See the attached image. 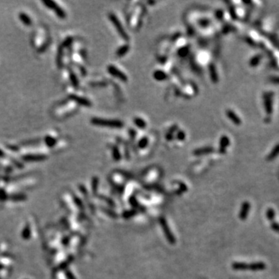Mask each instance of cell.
Listing matches in <instances>:
<instances>
[{
  "instance_id": "obj_1",
  "label": "cell",
  "mask_w": 279,
  "mask_h": 279,
  "mask_svg": "<svg viewBox=\"0 0 279 279\" xmlns=\"http://www.w3.org/2000/svg\"><path fill=\"white\" fill-rule=\"evenodd\" d=\"M92 124L95 126L100 127H113V128H120L123 126V123L120 120H103L99 118H93L91 120Z\"/></svg>"
},
{
  "instance_id": "obj_2",
  "label": "cell",
  "mask_w": 279,
  "mask_h": 279,
  "mask_svg": "<svg viewBox=\"0 0 279 279\" xmlns=\"http://www.w3.org/2000/svg\"><path fill=\"white\" fill-rule=\"evenodd\" d=\"M234 268L238 270H260L265 268V264L264 263H253V264H245V263H236L234 264Z\"/></svg>"
},
{
  "instance_id": "obj_3",
  "label": "cell",
  "mask_w": 279,
  "mask_h": 279,
  "mask_svg": "<svg viewBox=\"0 0 279 279\" xmlns=\"http://www.w3.org/2000/svg\"><path fill=\"white\" fill-rule=\"evenodd\" d=\"M109 19H110V21H111L112 23L114 24V26L116 27V29L117 30L119 34L120 35V36H121L122 38L125 40H129L128 35H127V33L125 32V30H123V26H122L121 23H120V20L117 19V17H116L114 14H113V13L109 14Z\"/></svg>"
},
{
  "instance_id": "obj_4",
  "label": "cell",
  "mask_w": 279,
  "mask_h": 279,
  "mask_svg": "<svg viewBox=\"0 0 279 279\" xmlns=\"http://www.w3.org/2000/svg\"><path fill=\"white\" fill-rule=\"evenodd\" d=\"M108 71H109V72L112 75H113V76L120 78V79L122 80L123 82H127V75H125L124 73L122 72L121 71L117 69L115 66L109 65V67H108Z\"/></svg>"
},
{
  "instance_id": "obj_5",
  "label": "cell",
  "mask_w": 279,
  "mask_h": 279,
  "mask_svg": "<svg viewBox=\"0 0 279 279\" xmlns=\"http://www.w3.org/2000/svg\"><path fill=\"white\" fill-rule=\"evenodd\" d=\"M70 99L76 102L78 104L82 105L83 106H86V107H90L91 106V102L89 100H87V99H84L82 97H79L78 95H70Z\"/></svg>"
},
{
  "instance_id": "obj_6",
  "label": "cell",
  "mask_w": 279,
  "mask_h": 279,
  "mask_svg": "<svg viewBox=\"0 0 279 279\" xmlns=\"http://www.w3.org/2000/svg\"><path fill=\"white\" fill-rule=\"evenodd\" d=\"M23 160L27 161H40L46 159L47 157L42 155H28L23 157Z\"/></svg>"
},
{
  "instance_id": "obj_7",
  "label": "cell",
  "mask_w": 279,
  "mask_h": 279,
  "mask_svg": "<svg viewBox=\"0 0 279 279\" xmlns=\"http://www.w3.org/2000/svg\"><path fill=\"white\" fill-rule=\"evenodd\" d=\"M250 209V205L249 202H244L243 204V206L241 208L240 214V217L242 219H245L247 216V215L249 214Z\"/></svg>"
},
{
  "instance_id": "obj_8",
  "label": "cell",
  "mask_w": 279,
  "mask_h": 279,
  "mask_svg": "<svg viewBox=\"0 0 279 279\" xmlns=\"http://www.w3.org/2000/svg\"><path fill=\"white\" fill-rule=\"evenodd\" d=\"M19 19L21 20V22L23 23L24 25L27 26H30L32 25V20L30 18V16H28L27 14L24 13V12H20L19 15Z\"/></svg>"
},
{
  "instance_id": "obj_9",
  "label": "cell",
  "mask_w": 279,
  "mask_h": 279,
  "mask_svg": "<svg viewBox=\"0 0 279 279\" xmlns=\"http://www.w3.org/2000/svg\"><path fill=\"white\" fill-rule=\"evenodd\" d=\"M226 115H227V116H228V117H229V118L230 119V120H232L234 123H236V125H239L240 123V120L239 119V117H238V116H236V115L235 114V113H234L232 110H230V109H228V110L226 111Z\"/></svg>"
},
{
  "instance_id": "obj_10",
  "label": "cell",
  "mask_w": 279,
  "mask_h": 279,
  "mask_svg": "<svg viewBox=\"0 0 279 279\" xmlns=\"http://www.w3.org/2000/svg\"><path fill=\"white\" fill-rule=\"evenodd\" d=\"M230 140L228 139V137L226 136H223L221 140H220V151L221 152H224L226 148V147L229 145Z\"/></svg>"
},
{
  "instance_id": "obj_11",
  "label": "cell",
  "mask_w": 279,
  "mask_h": 279,
  "mask_svg": "<svg viewBox=\"0 0 279 279\" xmlns=\"http://www.w3.org/2000/svg\"><path fill=\"white\" fill-rule=\"evenodd\" d=\"M153 76H154V78H155V79L158 80V81H163V80H165L167 78L166 74H165L164 71H159V70L155 71L154 74H153Z\"/></svg>"
},
{
  "instance_id": "obj_12",
  "label": "cell",
  "mask_w": 279,
  "mask_h": 279,
  "mask_svg": "<svg viewBox=\"0 0 279 279\" xmlns=\"http://www.w3.org/2000/svg\"><path fill=\"white\" fill-rule=\"evenodd\" d=\"M44 142H45V144L48 146L49 148H52V147H54L57 144V139L50 137V136H47L44 138Z\"/></svg>"
},
{
  "instance_id": "obj_13",
  "label": "cell",
  "mask_w": 279,
  "mask_h": 279,
  "mask_svg": "<svg viewBox=\"0 0 279 279\" xmlns=\"http://www.w3.org/2000/svg\"><path fill=\"white\" fill-rule=\"evenodd\" d=\"M209 71H210V77H211L212 80L213 82H218V77L216 75V68L214 67L213 64H211L209 66Z\"/></svg>"
},
{
  "instance_id": "obj_14",
  "label": "cell",
  "mask_w": 279,
  "mask_h": 279,
  "mask_svg": "<svg viewBox=\"0 0 279 279\" xmlns=\"http://www.w3.org/2000/svg\"><path fill=\"white\" fill-rule=\"evenodd\" d=\"M129 49H130V46L129 45L123 46V47H121L118 50H117L116 55H117V57H122V56H123L124 54H126L128 52Z\"/></svg>"
},
{
  "instance_id": "obj_15",
  "label": "cell",
  "mask_w": 279,
  "mask_h": 279,
  "mask_svg": "<svg viewBox=\"0 0 279 279\" xmlns=\"http://www.w3.org/2000/svg\"><path fill=\"white\" fill-rule=\"evenodd\" d=\"M54 10L55 11V13L57 14V16H58V17L61 18V19H64V18L66 17V13L65 12H64V10L63 9H61V7L58 5L56 6V8Z\"/></svg>"
},
{
  "instance_id": "obj_16",
  "label": "cell",
  "mask_w": 279,
  "mask_h": 279,
  "mask_svg": "<svg viewBox=\"0 0 279 279\" xmlns=\"http://www.w3.org/2000/svg\"><path fill=\"white\" fill-rule=\"evenodd\" d=\"M134 123H135L136 126L138 127L139 128L144 129V128H145L146 126H147V125H146V122L144 121V120H142V119L139 118V117H137V118L134 119Z\"/></svg>"
},
{
  "instance_id": "obj_17",
  "label": "cell",
  "mask_w": 279,
  "mask_h": 279,
  "mask_svg": "<svg viewBox=\"0 0 279 279\" xmlns=\"http://www.w3.org/2000/svg\"><path fill=\"white\" fill-rule=\"evenodd\" d=\"M43 3L44 4V5H45L47 8H49V9H53V10L55 9L56 6L57 5V4L55 2H54V1H51V0H47H47H44V1H43Z\"/></svg>"
},
{
  "instance_id": "obj_18",
  "label": "cell",
  "mask_w": 279,
  "mask_h": 279,
  "mask_svg": "<svg viewBox=\"0 0 279 279\" xmlns=\"http://www.w3.org/2000/svg\"><path fill=\"white\" fill-rule=\"evenodd\" d=\"M63 47H60L59 49H58V52H57V64H58V67H61V64H62V57H63Z\"/></svg>"
},
{
  "instance_id": "obj_19",
  "label": "cell",
  "mask_w": 279,
  "mask_h": 279,
  "mask_svg": "<svg viewBox=\"0 0 279 279\" xmlns=\"http://www.w3.org/2000/svg\"><path fill=\"white\" fill-rule=\"evenodd\" d=\"M70 79L71 81V83L73 84V85L75 87V88H78V78H77L76 75L74 72L72 71H70Z\"/></svg>"
},
{
  "instance_id": "obj_20",
  "label": "cell",
  "mask_w": 279,
  "mask_h": 279,
  "mask_svg": "<svg viewBox=\"0 0 279 279\" xmlns=\"http://www.w3.org/2000/svg\"><path fill=\"white\" fill-rule=\"evenodd\" d=\"M148 137H143V138L141 139V141H139L138 146H139V148H144L146 147V146L148 145Z\"/></svg>"
},
{
  "instance_id": "obj_21",
  "label": "cell",
  "mask_w": 279,
  "mask_h": 279,
  "mask_svg": "<svg viewBox=\"0 0 279 279\" xmlns=\"http://www.w3.org/2000/svg\"><path fill=\"white\" fill-rule=\"evenodd\" d=\"M277 154H279V145L276 146V148H274V151H273L272 152L270 153V155H269V157H268V158H267V159H268V160L273 159V158H274L276 156H277Z\"/></svg>"
},
{
  "instance_id": "obj_22",
  "label": "cell",
  "mask_w": 279,
  "mask_h": 279,
  "mask_svg": "<svg viewBox=\"0 0 279 279\" xmlns=\"http://www.w3.org/2000/svg\"><path fill=\"white\" fill-rule=\"evenodd\" d=\"M212 148H202V149H199V150H196V151H194V153L196 155H201V154H204V153H208L212 151Z\"/></svg>"
},
{
  "instance_id": "obj_23",
  "label": "cell",
  "mask_w": 279,
  "mask_h": 279,
  "mask_svg": "<svg viewBox=\"0 0 279 279\" xmlns=\"http://www.w3.org/2000/svg\"><path fill=\"white\" fill-rule=\"evenodd\" d=\"M72 40H73V39L71 38V37H68V38L65 39V40H64V41L63 42L61 47H62L63 48H64V47H68V46L71 45V43H72Z\"/></svg>"
},
{
  "instance_id": "obj_24",
  "label": "cell",
  "mask_w": 279,
  "mask_h": 279,
  "mask_svg": "<svg viewBox=\"0 0 279 279\" xmlns=\"http://www.w3.org/2000/svg\"><path fill=\"white\" fill-rule=\"evenodd\" d=\"M177 138L180 141H184L185 139V134L183 131H179L177 134Z\"/></svg>"
},
{
  "instance_id": "obj_25",
  "label": "cell",
  "mask_w": 279,
  "mask_h": 279,
  "mask_svg": "<svg viewBox=\"0 0 279 279\" xmlns=\"http://www.w3.org/2000/svg\"><path fill=\"white\" fill-rule=\"evenodd\" d=\"M267 216L269 219H273L274 216V212L272 209H269L267 213Z\"/></svg>"
},
{
  "instance_id": "obj_26",
  "label": "cell",
  "mask_w": 279,
  "mask_h": 279,
  "mask_svg": "<svg viewBox=\"0 0 279 279\" xmlns=\"http://www.w3.org/2000/svg\"><path fill=\"white\" fill-rule=\"evenodd\" d=\"M188 51H189L188 48H186V47H184V48H182V50H181L180 51H179V55H181L182 57H184V56L185 55V54H187Z\"/></svg>"
},
{
  "instance_id": "obj_27",
  "label": "cell",
  "mask_w": 279,
  "mask_h": 279,
  "mask_svg": "<svg viewBox=\"0 0 279 279\" xmlns=\"http://www.w3.org/2000/svg\"><path fill=\"white\" fill-rule=\"evenodd\" d=\"M259 59H260V57H253V59H252V61H251V64H252V65H256V64H257V62H258Z\"/></svg>"
},
{
  "instance_id": "obj_28",
  "label": "cell",
  "mask_w": 279,
  "mask_h": 279,
  "mask_svg": "<svg viewBox=\"0 0 279 279\" xmlns=\"http://www.w3.org/2000/svg\"><path fill=\"white\" fill-rule=\"evenodd\" d=\"M272 228L276 231V232L279 233V225H277V224H275V223L272 224Z\"/></svg>"
},
{
  "instance_id": "obj_29",
  "label": "cell",
  "mask_w": 279,
  "mask_h": 279,
  "mask_svg": "<svg viewBox=\"0 0 279 279\" xmlns=\"http://www.w3.org/2000/svg\"><path fill=\"white\" fill-rule=\"evenodd\" d=\"M113 151H114V156L116 157V158H120V156H119V151H118V149H117V148H114V149H113Z\"/></svg>"
},
{
  "instance_id": "obj_30",
  "label": "cell",
  "mask_w": 279,
  "mask_h": 279,
  "mask_svg": "<svg viewBox=\"0 0 279 279\" xmlns=\"http://www.w3.org/2000/svg\"><path fill=\"white\" fill-rule=\"evenodd\" d=\"M3 155H4L3 152H2V151H0V157H3Z\"/></svg>"
}]
</instances>
